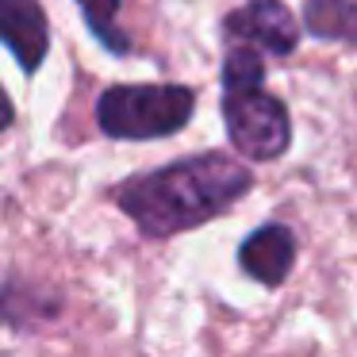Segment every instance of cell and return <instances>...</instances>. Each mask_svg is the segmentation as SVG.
<instances>
[{
	"label": "cell",
	"mask_w": 357,
	"mask_h": 357,
	"mask_svg": "<svg viewBox=\"0 0 357 357\" xmlns=\"http://www.w3.org/2000/svg\"><path fill=\"white\" fill-rule=\"evenodd\" d=\"M250 185H254V177L242 162L223 154H200L131 177L119 188V208L139 223L142 234L169 238L177 231L215 219L238 196H246Z\"/></svg>",
	"instance_id": "1"
},
{
	"label": "cell",
	"mask_w": 357,
	"mask_h": 357,
	"mask_svg": "<svg viewBox=\"0 0 357 357\" xmlns=\"http://www.w3.org/2000/svg\"><path fill=\"white\" fill-rule=\"evenodd\" d=\"M265 66L254 47H227L223 58V119L234 150L254 162H273L292 142L288 108L261 89Z\"/></svg>",
	"instance_id": "2"
},
{
	"label": "cell",
	"mask_w": 357,
	"mask_h": 357,
	"mask_svg": "<svg viewBox=\"0 0 357 357\" xmlns=\"http://www.w3.org/2000/svg\"><path fill=\"white\" fill-rule=\"evenodd\" d=\"M196 93L185 85H116L96 104V123L112 139H162L192 119Z\"/></svg>",
	"instance_id": "3"
},
{
	"label": "cell",
	"mask_w": 357,
	"mask_h": 357,
	"mask_svg": "<svg viewBox=\"0 0 357 357\" xmlns=\"http://www.w3.org/2000/svg\"><path fill=\"white\" fill-rule=\"evenodd\" d=\"M223 31L231 47H254L277 58L292 54L296 43H300L296 16L280 0H250V4H242L238 12H231L223 20Z\"/></svg>",
	"instance_id": "4"
},
{
	"label": "cell",
	"mask_w": 357,
	"mask_h": 357,
	"mask_svg": "<svg viewBox=\"0 0 357 357\" xmlns=\"http://www.w3.org/2000/svg\"><path fill=\"white\" fill-rule=\"evenodd\" d=\"M0 31L8 50L20 58L24 73H35L47 58L50 35H47V16H43L39 0H4L0 4Z\"/></svg>",
	"instance_id": "5"
},
{
	"label": "cell",
	"mask_w": 357,
	"mask_h": 357,
	"mask_svg": "<svg viewBox=\"0 0 357 357\" xmlns=\"http://www.w3.org/2000/svg\"><path fill=\"white\" fill-rule=\"evenodd\" d=\"M238 261H242V269H246L254 280H261V284H280V280L292 273V261H296L292 231L280 227V223L257 227V231L242 242Z\"/></svg>",
	"instance_id": "6"
},
{
	"label": "cell",
	"mask_w": 357,
	"mask_h": 357,
	"mask_svg": "<svg viewBox=\"0 0 357 357\" xmlns=\"http://www.w3.org/2000/svg\"><path fill=\"white\" fill-rule=\"evenodd\" d=\"M303 24L319 39H342L357 47V4L354 0H307Z\"/></svg>",
	"instance_id": "7"
},
{
	"label": "cell",
	"mask_w": 357,
	"mask_h": 357,
	"mask_svg": "<svg viewBox=\"0 0 357 357\" xmlns=\"http://www.w3.org/2000/svg\"><path fill=\"white\" fill-rule=\"evenodd\" d=\"M81 12H85L89 27H93V35L104 43V47L112 50H127V39H119V27H116V12L123 0H77Z\"/></svg>",
	"instance_id": "8"
}]
</instances>
